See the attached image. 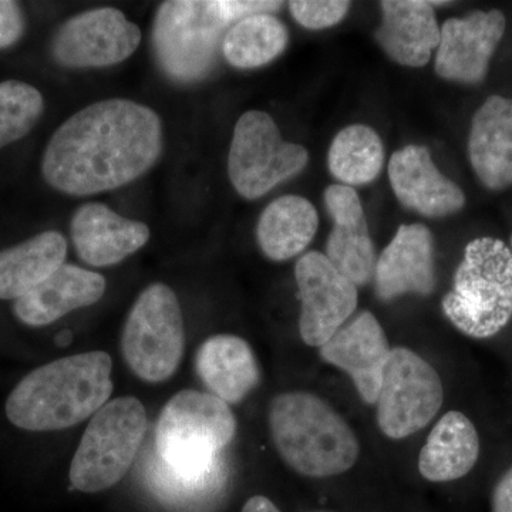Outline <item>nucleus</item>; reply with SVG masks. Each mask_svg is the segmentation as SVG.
<instances>
[{
    "label": "nucleus",
    "instance_id": "1",
    "mask_svg": "<svg viewBox=\"0 0 512 512\" xmlns=\"http://www.w3.org/2000/svg\"><path fill=\"white\" fill-rule=\"evenodd\" d=\"M163 150V124L150 107L97 101L57 128L43 154L46 183L74 197L117 190L147 173Z\"/></svg>",
    "mask_w": 512,
    "mask_h": 512
},
{
    "label": "nucleus",
    "instance_id": "2",
    "mask_svg": "<svg viewBox=\"0 0 512 512\" xmlns=\"http://www.w3.org/2000/svg\"><path fill=\"white\" fill-rule=\"evenodd\" d=\"M237 434L229 404L212 394L183 390L158 417L157 454L164 466L151 478L165 503L191 505L210 497L221 483L220 453Z\"/></svg>",
    "mask_w": 512,
    "mask_h": 512
},
{
    "label": "nucleus",
    "instance_id": "3",
    "mask_svg": "<svg viewBox=\"0 0 512 512\" xmlns=\"http://www.w3.org/2000/svg\"><path fill=\"white\" fill-rule=\"evenodd\" d=\"M106 352L53 360L23 377L6 400L10 423L28 431L69 429L93 417L113 394Z\"/></svg>",
    "mask_w": 512,
    "mask_h": 512
},
{
    "label": "nucleus",
    "instance_id": "4",
    "mask_svg": "<svg viewBox=\"0 0 512 512\" xmlns=\"http://www.w3.org/2000/svg\"><path fill=\"white\" fill-rule=\"evenodd\" d=\"M269 431L286 466L303 477L340 476L359 458L355 431L313 393L278 394L269 407Z\"/></svg>",
    "mask_w": 512,
    "mask_h": 512
},
{
    "label": "nucleus",
    "instance_id": "5",
    "mask_svg": "<svg viewBox=\"0 0 512 512\" xmlns=\"http://www.w3.org/2000/svg\"><path fill=\"white\" fill-rule=\"evenodd\" d=\"M281 6L282 2L238 0L161 3L153 29L158 64L177 82H200L214 69L221 37L232 23L261 13L272 15Z\"/></svg>",
    "mask_w": 512,
    "mask_h": 512
},
{
    "label": "nucleus",
    "instance_id": "6",
    "mask_svg": "<svg viewBox=\"0 0 512 512\" xmlns=\"http://www.w3.org/2000/svg\"><path fill=\"white\" fill-rule=\"evenodd\" d=\"M454 328L474 339L493 338L512 319V254L497 238L474 239L441 302Z\"/></svg>",
    "mask_w": 512,
    "mask_h": 512
},
{
    "label": "nucleus",
    "instance_id": "7",
    "mask_svg": "<svg viewBox=\"0 0 512 512\" xmlns=\"http://www.w3.org/2000/svg\"><path fill=\"white\" fill-rule=\"evenodd\" d=\"M147 413L136 397L104 404L84 431L70 466V481L83 493H100L119 483L137 456Z\"/></svg>",
    "mask_w": 512,
    "mask_h": 512
},
{
    "label": "nucleus",
    "instance_id": "8",
    "mask_svg": "<svg viewBox=\"0 0 512 512\" xmlns=\"http://www.w3.org/2000/svg\"><path fill=\"white\" fill-rule=\"evenodd\" d=\"M183 312L170 286L144 289L128 313L121 348L128 367L141 380L163 383L177 372L184 356Z\"/></svg>",
    "mask_w": 512,
    "mask_h": 512
},
{
    "label": "nucleus",
    "instance_id": "9",
    "mask_svg": "<svg viewBox=\"0 0 512 512\" xmlns=\"http://www.w3.org/2000/svg\"><path fill=\"white\" fill-rule=\"evenodd\" d=\"M308 163L306 148L285 141L268 113L251 110L239 117L228 156L229 180L239 195L247 200L264 197L301 174Z\"/></svg>",
    "mask_w": 512,
    "mask_h": 512
},
{
    "label": "nucleus",
    "instance_id": "10",
    "mask_svg": "<svg viewBox=\"0 0 512 512\" xmlns=\"http://www.w3.org/2000/svg\"><path fill=\"white\" fill-rule=\"evenodd\" d=\"M443 402V382L436 369L412 349H392L376 402L377 424L384 436H413L429 426Z\"/></svg>",
    "mask_w": 512,
    "mask_h": 512
},
{
    "label": "nucleus",
    "instance_id": "11",
    "mask_svg": "<svg viewBox=\"0 0 512 512\" xmlns=\"http://www.w3.org/2000/svg\"><path fill=\"white\" fill-rule=\"evenodd\" d=\"M295 279L302 302L299 333L306 345L322 348L356 312L357 286L318 251L299 258Z\"/></svg>",
    "mask_w": 512,
    "mask_h": 512
},
{
    "label": "nucleus",
    "instance_id": "12",
    "mask_svg": "<svg viewBox=\"0 0 512 512\" xmlns=\"http://www.w3.org/2000/svg\"><path fill=\"white\" fill-rule=\"evenodd\" d=\"M141 43V30L114 8L80 13L56 33L52 55L60 66L72 69L107 67L124 62Z\"/></svg>",
    "mask_w": 512,
    "mask_h": 512
},
{
    "label": "nucleus",
    "instance_id": "13",
    "mask_svg": "<svg viewBox=\"0 0 512 512\" xmlns=\"http://www.w3.org/2000/svg\"><path fill=\"white\" fill-rule=\"evenodd\" d=\"M504 33L505 16L497 9L476 10L464 18L446 20L440 28L436 73L450 82H483Z\"/></svg>",
    "mask_w": 512,
    "mask_h": 512
},
{
    "label": "nucleus",
    "instance_id": "14",
    "mask_svg": "<svg viewBox=\"0 0 512 512\" xmlns=\"http://www.w3.org/2000/svg\"><path fill=\"white\" fill-rule=\"evenodd\" d=\"M319 349L323 362L338 367L352 379L363 402L376 404L392 348L372 312L357 313Z\"/></svg>",
    "mask_w": 512,
    "mask_h": 512
},
{
    "label": "nucleus",
    "instance_id": "15",
    "mask_svg": "<svg viewBox=\"0 0 512 512\" xmlns=\"http://www.w3.org/2000/svg\"><path fill=\"white\" fill-rule=\"evenodd\" d=\"M325 205L333 220L326 258L356 286L369 284L375 278L377 259L359 195L348 185H329Z\"/></svg>",
    "mask_w": 512,
    "mask_h": 512
},
{
    "label": "nucleus",
    "instance_id": "16",
    "mask_svg": "<svg viewBox=\"0 0 512 512\" xmlns=\"http://www.w3.org/2000/svg\"><path fill=\"white\" fill-rule=\"evenodd\" d=\"M376 295L392 302L404 295L429 296L436 288L434 241L426 225H400L376 261Z\"/></svg>",
    "mask_w": 512,
    "mask_h": 512
},
{
    "label": "nucleus",
    "instance_id": "17",
    "mask_svg": "<svg viewBox=\"0 0 512 512\" xmlns=\"http://www.w3.org/2000/svg\"><path fill=\"white\" fill-rule=\"evenodd\" d=\"M389 178L400 204L423 217H448L466 204L464 192L440 173L426 147L410 144L396 151L389 161Z\"/></svg>",
    "mask_w": 512,
    "mask_h": 512
},
{
    "label": "nucleus",
    "instance_id": "18",
    "mask_svg": "<svg viewBox=\"0 0 512 512\" xmlns=\"http://www.w3.org/2000/svg\"><path fill=\"white\" fill-rule=\"evenodd\" d=\"M70 231L80 259L99 268L119 264L150 239L146 224L121 217L101 202H87L74 212Z\"/></svg>",
    "mask_w": 512,
    "mask_h": 512
},
{
    "label": "nucleus",
    "instance_id": "19",
    "mask_svg": "<svg viewBox=\"0 0 512 512\" xmlns=\"http://www.w3.org/2000/svg\"><path fill=\"white\" fill-rule=\"evenodd\" d=\"M444 2L424 0H384L382 25L376 30V42L393 62L423 67L431 52L440 45V28L434 6Z\"/></svg>",
    "mask_w": 512,
    "mask_h": 512
},
{
    "label": "nucleus",
    "instance_id": "20",
    "mask_svg": "<svg viewBox=\"0 0 512 512\" xmlns=\"http://www.w3.org/2000/svg\"><path fill=\"white\" fill-rule=\"evenodd\" d=\"M106 292V279L80 266L63 264L32 292L15 301L13 312L25 325L40 328L76 309L99 302Z\"/></svg>",
    "mask_w": 512,
    "mask_h": 512
},
{
    "label": "nucleus",
    "instance_id": "21",
    "mask_svg": "<svg viewBox=\"0 0 512 512\" xmlns=\"http://www.w3.org/2000/svg\"><path fill=\"white\" fill-rule=\"evenodd\" d=\"M468 156L478 180L490 190L512 185V99L491 96L474 114Z\"/></svg>",
    "mask_w": 512,
    "mask_h": 512
},
{
    "label": "nucleus",
    "instance_id": "22",
    "mask_svg": "<svg viewBox=\"0 0 512 512\" xmlns=\"http://www.w3.org/2000/svg\"><path fill=\"white\" fill-rule=\"evenodd\" d=\"M198 376L212 396L241 403L261 382V369L247 340L234 335L211 336L195 356Z\"/></svg>",
    "mask_w": 512,
    "mask_h": 512
},
{
    "label": "nucleus",
    "instance_id": "23",
    "mask_svg": "<svg viewBox=\"0 0 512 512\" xmlns=\"http://www.w3.org/2000/svg\"><path fill=\"white\" fill-rule=\"evenodd\" d=\"M480 457V437L466 414L448 412L430 431L420 450L419 471L430 483H450L466 477Z\"/></svg>",
    "mask_w": 512,
    "mask_h": 512
},
{
    "label": "nucleus",
    "instance_id": "24",
    "mask_svg": "<svg viewBox=\"0 0 512 512\" xmlns=\"http://www.w3.org/2000/svg\"><path fill=\"white\" fill-rule=\"evenodd\" d=\"M318 227V211L311 201L299 195H285L262 212L256 239L266 258L288 261L308 248Z\"/></svg>",
    "mask_w": 512,
    "mask_h": 512
},
{
    "label": "nucleus",
    "instance_id": "25",
    "mask_svg": "<svg viewBox=\"0 0 512 512\" xmlns=\"http://www.w3.org/2000/svg\"><path fill=\"white\" fill-rule=\"evenodd\" d=\"M67 241L60 232L46 231L0 251V299L23 298L64 264Z\"/></svg>",
    "mask_w": 512,
    "mask_h": 512
},
{
    "label": "nucleus",
    "instance_id": "26",
    "mask_svg": "<svg viewBox=\"0 0 512 512\" xmlns=\"http://www.w3.org/2000/svg\"><path fill=\"white\" fill-rule=\"evenodd\" d=\"M288 29L271 13L239 20L222 40V53L237 69H256L271 63L285 52Z\"/></svg>",
    "mask_w": 512,
    "mask_h": 512
},
{
    "label": "nucleus",
    "instance_id": "27",
    "mask_svg": "<svg viewBox=\"0 0 512 512\" xmlns=\"http://www.w3.org/2000/svg\"><path fill=\"white\" fill-rule=\"evenodd\" d=\"M328 165L342 185L353 188L372 183L383 170L382 138L365 124L343 128L329 148Z\"/></svg>",
    "mask_w": 512,
    "mask_h": 512
},
{
    "label": "nucleus",
    "instance_id": "28",
    "mask_svg": "<svg viewBox=\"0 0 512 512\" xmlns=\"http://www.w3.org/2000/svg\"><path fill=\"white\" fill-rule=\"evenodd\" d=\"M45 110L42 93L28 83H0V150L30 133Z\"/></svg>",
    "mask_w": 512,
    "mask_h": 512
},
{
    "label": "nucleus",
    "instance_id": "29",
    "mask_svg": "<svg viewBox=\"0 0 512 512\" xmlns=\"http://www.w3.org/2000/svg\"><path fill=\"white\" fill-rule=\"evenodd\" d=\"M288 5L293 19L311 30L338 25L350 8V2L342 0H293Z\"/></svg>",
    "mask_w": 512,
    "mask_h": 512
},
{
    "label": "nucleus",
    "instance_id": "30",
    "mask_svg": "<svg viewBox=\"0 0 512 512\" xmlns=\"http://www.w3.org/2000/svg\"><path fill=\"white\" fill-rule=\"evenodd\" d=\"M25 30V19L19 3L0 0V49L15 45Z\"/></svg>",
    "mask_w": 512,
    "mask_h": 512
},
{
    "label": "nucleus",
    "instance_id": "31",
    "mask_svg": "<svg viewBox=\"0 0 512 512\" xmlns=\"http://www.w3.org/2000/svg\"><path fill=\"white\" fill-rule=\"evenodd\" d=\"M493 512H512V467L495 484Z\"/></svg>",
    "mask_w": 512,
    "mask_h": 512
},
{
    "label": "nucleus",
    "instance_id": "32",
    "mask_svg": "<svg viewBox=\"0 0 512 512\" xmlns=\"http://www.w3.org/2000/svg\"><path fill=\"white\" fill-rule=\"evenodd\" d=\"M242 512H281L268 497L254 495L242 507Z\"/></svg>",
    "mask_w": 512,
    "mask_h": 512
},
{
    "label": "nucleus",
    "instance_id": "33",
    "mask_svg": "<svg viewBox=\"0 0 512 512\" xmlns=\"http://www.w3.org/2000/svg\"><path fill=\"white\" fill-rule=\"evenodd\" d=\"M311 512H332V511L318 510V511H311Z\"/></svg>",
    "mask_w": 512,
    "mask_h": 512
},
{
    "label": "nucleus",
    "instance_id": "34",
    "mask_svg": "<svg viewBox=\"0 0 512 512\" xmlns=\"http://www.w3.org/2000/svg\"><path fill=\"white\" fill-rule=\"evenodd\" d=\"M511 254H512V235H511Z\"/></svg>",
    "mask_w": 512,
    "mask_h": 512
}]
</instances>
